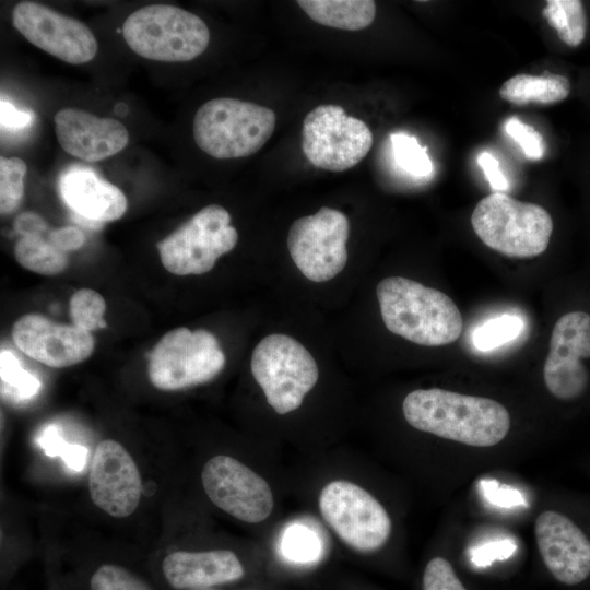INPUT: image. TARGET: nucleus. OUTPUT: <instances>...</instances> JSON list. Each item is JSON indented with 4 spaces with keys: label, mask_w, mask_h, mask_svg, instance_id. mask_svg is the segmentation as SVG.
<instances>
[{
    "label": "nucleus",
    "mask_w": 590,
    "mask_h": 590,
    "mask_svg": "<svg viewBox=\"0 0 590 590\" xmlns=\"http://www.w3.org/2000/svg\"><path fill=\"white\" fill-rule=\"evenodd\" d=\"M482 488L487 499L502 507L524 504L521 494L511 487L500 486L495 482H482Z\"/></svg>",
    "instance_id": "4c0bfd02"
},
{
    "label": "nucleus",
    "mask_w": 590,
    "mask_h": 590,
    "mask_svg": "<svg viewBox=\"0 0 590 590\" xmlns=\"http://www.w3.org/2000/svg\"><path fill=\"white\" fill-rule=\"evenodd\" d=\"M542 560L560 583L576 586L590 577V533L558 510L542 511L534 524Z\"/></svg>",
    "instance_id": "2eb2a0df"
},
{
    "label": "nucleus",
    "mask_w": 590,
    "mask_h": 590,
    "mask_svg": "<svg viewBox=\"0 0 590 590\" xmlns=\"http://www.w3.org/2000/svg\"><path fill=\"white\" fill-rule=\"evenodd\" d=\"M34 120V114L28 110H19L13 104L1 99L0 123L2 130H19L26 128Z\"/></svg>",
    "instance_id": "c9c22d12"
},
{
    "label": "nucleus",
    "mask_w": 590,
    "mask_h": 590,
    "mask_svg": "<svg viewBox=\"0 0 590 590\" xmlns=\"http://www.w3.org/2000/svg\"><path fill=\"white\" fill-rule=\"evenodd\" d=\"M505 132L522 150L524 156L531 161H539L544 155V141L542 135L530 125L517 117H510L505 122Z\"/></svg>",
    "instance_id": "7c9ffc66"
},
{
    "label": "nucleus",
    "mask_w": 590,
    "mask_h": 590,
    "mask_svg": "<svg viewBox=\"0 0 590 590\" xmlns=\"http://www.w3.org/2000/svg\"><path fill=\"white\" fill-rule=\"evenodd\" d=\"M423 590H467L452 565L442 557L430 559L423 574Z\"/></svg>",
    "instance_id": "2f4dec72"
},
{
    "label": "nucleus",
    "mask_w": 590,
    "mask_h": 590,
    "mask_svg": "<svg viewBox=\"0 0 590 590\" xmlns=\"http://www.w3.org/2000/svg\"><path fill=\"white\" fill-rule=\"evenodd\" d=\"M515 548L516 546L506 540L488 543L474 552L473 560L479 565H485L488 563V558L507 557L514 553Z\"/></svg>",
    "instance_id": "ea45409f"
},
{
    "label": "nucleus",
    "mask_w": 590,
    "mask_h": 590,
    "mask_svg": "<svg viewBox=\"0 0 590 590\" xmlns=\"http://www.w3.org/2000/svg\"><path fill=\"white\" fill-rule=\"evenodd\" d=\"M548 392L562 402H579L590 391V311L575 308L555 321L543 366Z\"/></svg>",
    "instance_id": "9d476101"
},
{
    "label": "nucleus",
    "mask_w": 590,
    "mask_h": 590,
    "mask_svg": "<svg viewBox=\"0 0 590 590\" xmlns=\"http://www.w3.org/2000/svg\"><path fill=\"white\" fill-rule=\"evenodd\" d=\"M15 231L23 236L42 235L47 231L46 221L35 212H24L14 221Z\"/></svg>",
    "instance_id": "58836bf2"
},
{
    "label": "nucleus",
    "mask_w": 590,
    "mask_h": 590,
    "mask_svg": "<svg viewBox=\"0 0 590 590\" xmlns=\"http://www.w3.org/2000/svg\"><path fill=\"white\" fill-rule=\"evenodd\" d=\"M272 109L236 98H214L201 105L193 119V138L204 153L219 160L246 157L271 138Z\"/></svg>",
    "instance_id": "7ed1b4c3"
},
{
    "label": "nucleus",
    "mask_w": 590,
    "mask_h": 590,
    "mask_svg": "<svg viewBox=\"0 0 590 590\" xmlns=\"http://www.w3.org/2000/svg\"><path fill=\"white\" fill-rule=\"evenodd\" d=\"M61 148L86 162H98L122 151L129 142L123 123L79 108H62L54 118Z\"/></svg>",
    "instance_id": "a211bd4d"
},
{
    "label": "nucleus",
    "mask_w": 590,
    "mask_h": 590,
    "mask_svg": "<svg viewBox=\"0 0 590 590\" xmlns=\"http://www.w3.org/2000/svg\"><path fill=\"white\" fill-rule=\"evenodd\" d=\"M13 26L34 46L70 64L91 61L97 40L81 21L33 1H22L12 11Z\"/></svg>",
    "instance_id": "4468645a"
},
{
    "label": "nucleus",
    "mask_w": 590,
    "mask_h": 590,
    "mask_svg": "<svg viewBox=\"0 0 590 590\" xmlns=\"http://www.w3.org/2000/svg\"><path fill=\"white\" fill-rule=\"evenodd\" d=\"M349 231L347 216L329 206L292 223L287 248L304 276L312 282H327L344 269Z\"/></svg>",
    "instance_id": "f8f14e48"
},
{
    "label": "nucleus",
    "mask_w": 590,
    "mask_h": 590,
    "mask_svg": "<svg viewBox=\"0 0 590 590\" xmlns=\"http://www.w3.org/2000/svg\"><path fill=\"white\" fill-rule=\"evenodd\" d=\"M14 256L25 269L43 275H56L68 266L64 252L42 235L23 236L14 246Z\"/></svg>",
    "instance_id": "5701e85b"
},
{
    "label": "nucleus",
    "mask_w": 590,
    "mask_h": 590,
    "mask_svg": "<svg viewBox=\"0 0 590 590\" xmlns=\"http://www.w3.org/2000/svg\"><path fill=\"white\" fill-rule=\"evenodd\" d=\"M0 368L3 393L22 400L38 392L40 381L21 366L12 352L1 350Z\"/></svg>",
    "instance_id": "bb28decb"
},
{
    "label": "nucleus",
    "mask_w": 590,
    "mask_h": 590,
    "mask_svg": "<svg viewBox=\"0 0 590 590\" xmlns=\"http://www.w3.org/2000/svg\"><path fill=\"white\" fill-rule=\"evenodd\" d=\"M26 164L19 157H0V211L1 214L14 212L24 193L23 178Z\"/></svg>",
    "instance_id": "c85d7f7f"
},
{
    "label": "nucleus",
    "mask_w": 590,
    "mask_h": 590,
    "mask_svg": "<svg viewBox=\"0 0 590 590\" xmlns=\"http://www.w3.org/2000/svg\"><path fill=\"white\" fill-rule=\"evenodd\" d=\"M570 92L566 76L556 73L542 75L517 74L509 78L499 88V96L514 105L530 103L550 105L564 101Z\"/></svg>",
    "instance_id": "4be33fe9"
},
{
    "label": "nucleus",
    "mask_w": 590,
    "mask_h": 590,
    "mask_svg": "<svg viewBox=\"0 0 590 590\" xmlns=\"http://www.w3.org/2000/svg\"><path fill=\"white\" fill-rule=\"evenodd\" d=\"M47 239L55 248L66 253L81 248L85 243V235L78 227L64 226L50 231Z\"/></svg>",
    "instance_id": "f704fd0d"
},
{
    "label": "nucleus",
    "mask_w": 590,
    "mask_h": 590,
    "mask_svg": "<svg viewBox=\"0 0 590 590\" xmlns=\"http://www.w3.org/2000/svg\"><path fill=\"white\" fill-rule=\"evenodd\" d=\"M106 310L104 297L91 288L76 291L70 299L72 324L87 332L105 328L103 316Z\"/></svg>",
    "instance_id": "a878e982"
},
{
    "label": "nucleus",
    "mask_w": 590,
    "mask_h": 590,
    "mask_svg": "<svg viewBox=\"0 0 590 590\" xmlns=\"http://www.w3.org/2000/svg\"><path fill=\"white\" fill-rule=\"evenodd\" d=\"M203 590H214V589L210 588V589H203Z\"/></svg>",
    "instance_id": "a19ab883"
},
{
    "label": "nucleus",
    "mask_w": 590,
    "mask_h": 590,
    "mask_svg": "<svg viewBox=\"0 0 590 590\" xmlns=\"http://www.w3.org/2000/svg\"><path fill=\"white\" fill-rule=\"evenodd\" d=\"M127 45L155 61L186 62L206 49L210 32L198 15L170 4H151L131 13L123 23Z\"/></svg>",
    "instance_id": "39448f33"
},
{
    "label": "nucleus",
    "mask_w": 590,
    "mask_h": 590,
    "mask_svg": "<svg viewBox=\"0 0 590 590\" xmlns=\"http://www.w3.org/2000/svg\"><path fill=\"white\" fill-rule=\"evenodd\" d=\"M284 554L296 562H310L317 554L311 535L303 530L293 531L283 544Z\"/></svg>",
    "instance_id": "72a5a7b5"
},
{
    "label": "nucleus",
    "mask_w": 590,
    "mask_h": 590,
    "mask_svg": "<svg viewBox=\"0 0 590 590\" xmlns=\"http://www.w3.org/2000/svg\"><path fill=\"white\" fill-rule=\"evenodd\" d=\"M387 329L424 346L455 342L462 333V316L445 293L403 276L381 280L376 288Z\"/></svg>",
    "instance_id": "f03ea898"
},
{
    "label": "nucleus",
    "mask_w": 590,
    "mask_h": 590,
    "mask_svg": "<svg viewBox=\"0 0 590 590\" xmlns=\"http://www.w3.org/2000/svg\"><path fill=\"white\" fill-rule=\"evenodd\" d=\"M402 412L417 430L474 447L497 445L510 427V415L499 402L439 388L410 392Z\"/></svg>",
    "instance_id": "f257e3e1"
},
{
    "label": "nucleus",
    "mask_w": 590,
    "mask_h": 590,
    "mask_svg": "<svg viewBox=\"0 0 590 590\" xmlns=\"http://www.w3.org/2000/svg\"><path fill=\"white\" fill-rule=\"evenodd\" d=\"M373 146V133L341 106L327 104L310 110L303 122L302 149L316 167L343 172L357 165Z\"/></svg>",
    "instance_id": "9b49d317"
},
{
    "label": "nucleus",
    "mask_w": 590,
    "mask_h": 590,
    "mask_svg": "<svg viewBox=\"0 0 590 590\" xmlns=\"http://www.w3.org/2000/svg\"><path fill=\"white\" fill-rule=\"evenodd\" d=\"M224 365L225 355L214 334L176 328L165 333L149 355V378L160 390H180L212 380Z\"/></svg>",
    "instance_id": "0eeeda50"
},
{
    "label": "nucleus",
    "mask_w": 590,
    "mask_h": 590,
    "mask_svg": "<svg viewBox=\"0 0 590 590\" xmlns=\"http://www.w3.org/2000/svg\"><path fill=\"white\" fill-rule=\"evenodd\" d=\"M231 215L219 204L197 212L179 228L157 243L164 268L176 275L204 274L237 244Z\"/></svg>",
    "instance_id": "1a4fd4ad"
},
{
    "label": "nucleus",
    "mask_w": 590,
    "mask_h": 590,
    "mask_svg": "<svg viewBox=\"0 0 590 590\" xmlns=\"http://www.w3.org/2000/svg\"><path fill=\"white\" fill-rule=\"evenodd\" d=\"M542 15L566 45L577 47L585 39L587 20L581 1L548 0Z\"/></svg>",
    "instance_id": "b1692460"
},
{
    "label": "nucleus",
    "mask_w": 590,
    "mask_h": 590,
    "mask_svg": "<svg viewBox=\"0 0 590 590\" xmlns=\"http://www.w3.org/2000/svg\"><path fill=\"white\" fill-rule=\"evenodd\" d=\"M91 590H152L139 576L127 568L103 564L91 576Z\"/></svg>",
    "instance_id": "c756f323"
},
{
    "label": "nucleus",
    "mask_w": 590,
    "mask_h": 590,
    "mask_svg": "<svg viewBox=\"0 0 590 590\" xmlns=\"http://www.w3.org/2000/svg\"><path fill=\"white\" fill-rule=\"evenodd\" d=\"M59 189L67 205L91 222L116 221L127 210L123 192L85 167H72L64 172L59 180Z\"/></svg>",
    "instance_id": "aec40b11"
},
{
    "label": "nucleus",
    "mask_w": 590,
    "mask_h": 590,
    "mask_svg": "<svg viewBox=\"0 0 590 590\" xmlns=\"http://www.w3.org/2000/svg\"><path fill=\"white\" fill-rule=\"evenodd\" d=\"M522 327L519 317L503 315L479 326L472 333V342L480 351H491L517 338Z\"/></svg>",
    "instance_id": "cd10ccee"
},
{
    "label": "nucleus",
    "mask_w": 590,
    "mask_h": 590,
    "mask_svg": "<svg viewBox=\"0 0 590 590\" xmlns=\"http://www.w3.org/2000/svg\"><path fill=\"white\" fill-rule=\"evenodd\" d=\"M320 514L337 536L359 553L380 550L390 538L391 519L385 507L365 488L334 480L318 497Z\"/></svg>",
    "instance_id": "6e6552de"
},
{
    "label": "nucleus",
    "mask_w": 590,
    "mask_h": 590,
    "mask_svg": "<svg viewBox=\"0 0 590 590\" xmlns=\"http://www.w3.org/2000/svg\"><path fill=\"white\" fill-rule=\"evenodd\" d=\"M471 225L487 247L511 258L543 253L554 228L552 216L543 206L504 192H493L480 200L472 212Z\"/></svg>",
    "instance_id": "20e7f679"
},
{
    "label": "nucleus",
    "mask_w": 590,
    "mask_h": 590,
    "mask_svg": "<svg viewBox=\"0 0 590 590\" xmlns=\"http://www.w3.org/2000/svg\"><path fill=\"white\" fill-rule=\"evenodd\" d=\"M296 3L316 23L345 30L368 27L376 16L371 0H298Z\"/></svg>",
    "instance_id": "412c9836"
},
{
    "label": "nucleus",
    "mask_w": 590,
    "mask_h": 590,
    "mask_svg": "<svg viewBox=\"0 0 590 590\" xmlns=\"http://www.w3.org/2000/svg\"><path fill=\"white\" fill-rule=\"evenodd\" d=\"M201 481L209 499L240 521L259 523L273 510L274 497L268 482L233 457L217 455L209 459Z\"/></svg>",
    "instance_id": "ddd939ff"
},
{
    "label": "nucleus",
    "mask_w": 590,
    "mask_h": 590,
    "mask_svg": "<svg viewBox=\"0 0 590 590\" xmlns=\"http://www.w3.org/2000/svg\"><path fill=\"white\" fill-rule=\"evenodd\" d=\"M477 163L494 192H503L508 189V181L503 174L498 160L489 152H482Z\"/></svg>",
    "instance_id": "e433bc0d"
},
{
    "label": "nucleus",
    "mask_w": 590,
    "mask_h": 590,
    "mask_svg": "<svg viewBox=\"0 0 590 590\" xmlns=\"http://www.w3.org/2000/svg\"><path fill=\"white\" fill-rule=\"evenodd\" d=\"M12 339L24 354L55 368L79 364L94 351L90 332L74 324L55 323L37 314L19 318L12 327Z\"/></svg>",
    "instance_id": "f3484780"
},
{
    "label": "nucleus",
    "mask_w": 590,
    "mask_h": 590,
    "mask_svg": "<svg viewBox=\"0 0 590 590\" xmlns=\"http://www.w3.org/2000/svg\"><path fill=\"white\" fill-rule=\"evenodd\" d=\"M391 157L397 168L414 178H425L433 173L434 166L427 154V148L406 133L397 132L389 137Z\"/></svg>",
    "instance_id": "393cba45"
},
{
    "label": "nucleus",
    "mask_w": 590,
    "mask_h": 590,
    "mask_svg": "<svg viewBox=\"0 0 590 590\" xmlns=\"http://www.w3.org/2000/svg\"><path fill=\"white\" fill-rule=\"evenodd\" d=\"M250 368L267 402L278 414L300 406L319 378L318 365L309 351L286 334H270L255 347Z\"/></svg>",
    "instance_id": "423d86ee"
},
{
    "label": "nucleus",
    "mask_w": 590,
    "mask_h": 590,
    "mask_svg": "<svg viewBox=\"0 0 590 590\" xmlns=\"http://www.w3.org/2000/svg\"><path fill=\"white\" fill-rule=\"evenodd\" d=\"M92 502L107 515L126 518L133 514L142 495V479L126 448L113 439L95 448L88 474Z\"/></svg>",
    "instance_id": "dca6fc26"
},
{
    "label": "nucleus",
    "mask_w": 590,
    "mask_h": 590,
    "mask_svg": "<svg viewBox=\"0 0 590 590\" xmlns=\"http://www.w3.org/2000/svg\"><path fill=\"white\" fill-rule=\"evenodd\" d=\"M39 441L47 455L54 456L61 451L60 455L71 469L80 470L84 465L86 449L78 445L64 444L55 426L47 427L42 433Z\"/></svg>",
    "instance_id": "473e14b6"
},
{
    "label": "nucleus",
    "mask_w": 590,
    "mask_h": 590,
    "mask_svg": "<svg viewBox=\"0 0 590 590\" xmlns=\"http://www.w3.org/2000/svg\"><path fill=\"white\" fill-rule=\"evenodd\" d=\"M167 583L176 590H203L243 578L245 570L237 555L228 550L176 551L162 563Z\"/></svg>",
    "instance_id": "6ab92c4d"
}]
</instances>
